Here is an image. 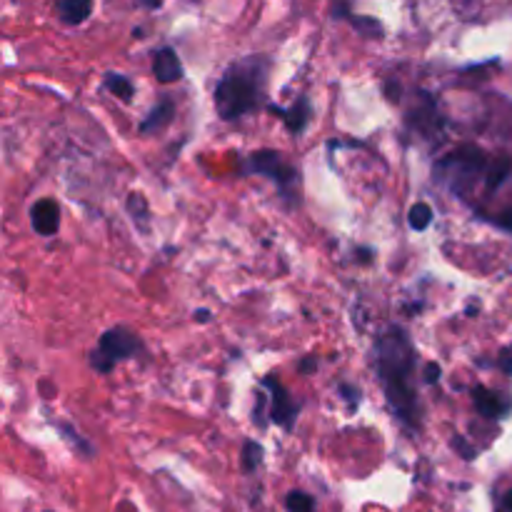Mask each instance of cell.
Listing matches in <instances>:
<instances>
[{
  "label": "cell",
  "instance_id": "cell-1",
  "mask_svg": "<svg viewBox=\"0 0 512 512\" xmlns=\"http://www.w3.org/2000/svg\"><path fill=\"white\" fill-rule=\"evenodd\" d=\"M378 380L385 390L395 418L408 430L420 428V403L415 390L418 355L403 328H388L375 345Z\"/></svg>",
  "mask_w": 512,
  "mask_h": 512
},
{
  "label": "cell",
  "instance_id": "cell-2",
  "mask_svg": "<svg viewBox=\"0 0 512 512\" xmlns=\"http://www.w3.org/2000/svg\"><path fill=\"white\" fill-rule=\"evenodd\" d=\"M268 60L248 55L235 60L215 85V110L223 120H238L263 105L268 88Z\"/></svg>",
  "mask_w": 512,
  "mask_h": 512
},
{
  "label": "cell",
  "instance_id": "cell-3",
  "mask_svg": "<svg viewBox=\"0 0 512 512\" xmlns=\"http://www.w3.org/2000/svg\"><path fill=\"white\" fill-rule=\"evenodd\" d=\"M243 170L250 175H263V178L273 180L290 205L298 203L300 173L278 153V150H255V153H250Z\"/></svg>",
  "mask_w": 512,
  "mask_h": 512
},
{
  "label": "cell",
  "instance_id": "cell-4",
  "mask_svg": "<svg viewBox=\"0 0 512 512\" xmlns=\"http://www.w3.org/2000/svg\"><path fill=\"white\" fill-rule=\"evenodd\" d=\"M143 350V340L128 328H110L100 335L98 348L90 353V365H93L98 373L108 375L110 370L118 363H125V360L135 358V355Z\"/></svg>",
  "mask_w": 512,
  "mask_h": 512
},
{
  "label": "cell",
  "instance_id": "cell-5",
  "mask_svg": "<svg viewBox=\"0 0 512 512\" xmlns=\"http://www.w3.org/2000/svg\"><path fill=\"white\" fill-rule=\"evenodd\" d=\"M490 160L488 155H485V150L475 148V145H463V148H458L455 153H450L448 158L440 163V170H445V173H450V178L455 180H468L473 178V175H480L483 170H488Z\"/></svg>",
  "mask_w": 512,
  "mask_h": 512
},
{
  "label": "cell",
  "instance_id": "cell-6",
  "mask_svg": "<svg viewBox=\"0 0 512 512\" xmlns=\"http://www.w3.org/2000/svg\"><path fill=\"white\" fill-rule=\"evenodd\" d=\"M260 388L268 390V395H270V410H268L270 420L278 425H283L285 430H293L295 420H298V413H300V405L290 400L285 385L280 383L275 375H268V378H263Z\"/></svg>",
  "mask_w": 512,
  "mask_h": 512
},
{
  "label": "cell",
  "instance_id": "cell-7",
  "mask_svg": "<svg viewBox=\"0 0 512 512\" xmlns=\"http://www.w3.org/2000/svg\"><path fill=\"white\" fill-rule=\"evenodd\" d=\"M30 223H33V230L43 238H50V235L58 233V225H60V210L58 203L50 198L38 200V203L30 208Z\"/></svg>",
  "mask_w": 512,
  "mask_h": 512
},
{
  "label": "cell",
  "instance_id": "cell-8",
  "mask_svg": "<svg viewBox=\"0 0 512 512\" xmlns=\"http://www.w3.org/2000/svg\"><path fill=\"white\" fill-rule=\"evenodd\" d=\"M268 108L273 110L278 118H283L285 128H288L293 135H303L310 123V115H313V110H310V100L305 98V95H300L290 108H278V105H268Z\"/></svg>",
  "mask_w": 512,
  "mask_h": 512
},
{
  "label": "cell",
  "instance_id": "cell-9",
  "mask_svg": "<svg viewBox=\"0 0 512 512\" xmlns=\"http://www.w3.org/2000/svg\"><path fill=\"white\" fill-rule=\"evenodd\" d=\"M473 400H475V408L483 418L490 420H500V418H508V413L512 410V400L503 398V393H493L488 388H475L473 390Z\"/></svg>",
  "mask_w": 512,
  "mask_h": 512
},
{
  "label": "cell",
  "instance_id": "cell-10",
  "mask_svg": "<svg viewBox=\"0 0 512 512\" xmlns=\"http://www.w3.org/2000/svg\"><path fill=\"white\" fill-rule=\"evenodd\" d=\"M153 73L155 78H158V83L163 85H170L175 83V80L183 78V63H180V58L175 55L173 48H163L155 53Z\"/></svg>",
  "mask_w": 512,
  "mask_h": 512
},
{
  "label": "cell",
  "instance_id": "cell-11",
  "mask_svg": "<svg viewBox=\"0 0 512 512\" xmlns=\"http://www.w3.org/2000/svg\"><path fill=\"white\" fill-rule=\"evenodd\" d=\"M175 115V103L170 98H163L160 103H155V108L145 115V120L140 123V135H153L160 133L163 128H168L170 120Z\"/></svg>",
  "mask_w": 512,
  "mask_h": 512
},
{
  "label": "cell",
  "instance_id": "cell-12",
  "mask_svg": "<svg viewBox=\"0 0 512 512\" xmlns=\"http://www.w3.org/2000/svg\"><path fill=\"white\" fill-rule=\"evenodd\" d=\"M93 13V0H58V15L63 23L80 25Z\"/></svg>",
  "mask_w": 512,
  "mask_h": 512
},
{
  "label": "cell",
  "instance_id": "cell-13",
  "mask_svg": "<svg viewBox=\"0 0 512 512\" xmlns=\"http://www.w3.org/2000/svg\"><path fill=\"white\" fill-rule=\"evenodd\" d=\"M510 170H512V160L505 158V155L490 160L488 170H485V185H488V190H498L500 185L505 183V178L510 175Z\"/></svg>",
  "mask_w": 512,
  "mask_h": 512
},
{
  "label": "cell",
  "instance_id": "cell-14",
  "mask_svg": "<svg viewBox=\"0 0 512 512\" xmlns=\"http://www.w3.org/2000/svg\"><path fill=\"white\" fill-rule=\"evenodd\" d=\"M103 85L110 90V93L115 95V98L125 100V103H130V100H133L135 88H133V83H130V80L125 78V75H120V73H108V75H105V78H103Z\"/></svg>",
  "mask_w": 512,
  "mask_h": 512
},
{
  "label": "cell",
  "instance_id": "cell-15",
  "mask_svg": "<svg viewBox=\"0 0 512 512\" xmlns=\"http://www.w3.org/2000/svg\"><path fill=\"white\" fill-rule=\"evenodd\" d=\"M128 213L133 215L135 225L143 230H148V220H150V210H148V200H145L143 193H130L128 195Z\"/></svg>",
  "mask_w": 512,
  "mask_h": 512
},
{
  "label": "cell",
  "instance_id": "cell-16",
  "mask_svg": "<svg viewBox=\"0 0 512 512\" xmlns=\"http://www.w3.org/2000/svg\"><path fill=\"white\" fill-rule=\"evenodd\" d=\"M263 463V448L255 440H245L243 453H240V465H243L245 473H255L258 465Z\"/></svg>",
  "mask_w": 512,
  "mask_h": 512
},
{
  "label": "cell",
  "instance_id": "cell-17",
  "mask_svg": "<svg viewBox=\"0 0 512 512\" xmlns=\"http://www.w3.org/2000/svg\"><path fill=\"white\" fill-rule=\"evenodd\" d=\"M408 223L413 230H428L433 223V208L428 203H415L408 213Z\"/></svg>",
  "mask_w": 512,
  "mask_h": 512
},
{
  "label": "cell",
  "instance_id": "cell-18",
  "mask_svg": "<svg viewBox=\"0 0 512 512\" xmlns=\"http://www.w3.org/2000/svg\"><path fill=\"white\" fill-rule=\"evenodd\" d=\"M285 508H288V512H315V500L303 490H293L285 498Z\"/></svg>",
  "mask_w": 512,
  "mask_h": 512
},
{
  "label": "cell",
  "instance_id": "cell-19",
  "mask_svg": "<svg viewBox=\"0 0 512 512\" xmlns=\"http://www.w3.org/2000/svg\"><path fill=\"white\" fill-rule=\"evenodd\" d=\"M350 23H353V28L360 30V35H365V38H383V25L375 18H355V15H350Z\"/></svg>",
  "mask_w": 512,
  "mask_h": 512
},
{
  "label": "cell",
  "instance_id": "cell-20",
  "mask_svg": "<svg viewBox=\"0 0 512 512\" xmlns=\"http://www.w3.org/2000/svg\"><path fill=\"white\" fill-rule=\"evenodd\" d=\"M340 395H343L345 403L350 405V410L358 408V403H360V390L358 388H353V385L343 383V385H340Z\"/></svg>",
  "mask_w": 512,
  "mask_h": 512
},
{
  "label": "cell",
  "instance_id": "cell-21",
  "mask_svg": "<svg viewBox=\"0 0 512 512\" xmlns=\"http://www.w3.org/2000/svg\"><path fill=\"white\" fill-rule=\"evenodd\" d=\"M440 378H443V370H440L438 363H428V365H425V375H423L425 383L435 385V383H440Z\"/></svg>",
  "mask_w": 512,
  "mask_h": 512
},
{
  "label": "cell",
  "instance_id": "cell-22",
  "mask_svg": "<svg viewBox=\"0 0 512 512\" xmlns=\"http://www.w3.org/2000/svg\"><path fill=\"white\" fill-rule=\"evenodd\" d=\"M498 363H500V368H503V373L510 375V378H512V345H508V348L500 353Z\"/></svg>",
  "mask_w": 512,
  "mask_h": 512
},
{
  "label": "cell",
  "instance_id": "cell-23",
  "mask_svg": "<svg viewBox=\"0 0 512 512\" xmlns=\"http://www.w3.org/2000/svg\"><path fill=\"white\" fill-rule=\"evenodd\" d=\"M453 448L458 450V453H463L465 460H473V458H475V450L470 448V445L465 443L463 438H453Z\"/></svg>",
  "mask_w": 512,
  "mask_h": 512
},
{
  "label": "cell",
  "instance_id": "cell-24",
  "mask_svg": "<svg viewBox=\"0 0 512 512\" xmlns=\"http://www.w3.org/2000/svg\"><path fill=\"white\" fill-rule=\"evenodd\" d=\"M315 365H318V360H315V358H305L303 363H300V370H303V373H313Z\"/></svg>",
  "mask_w": 512,
  "mask_h": 512
},
{
  "label": "cell",
  "instance_id": "cell-25",
  "mask_svg": "<svg viewBox=\"0 0 512 512\" xmlns=\"http://www.w3.org/2000/svg\"><path fill=\"white\" fill-rule=\"evenodd\" d=\"M195 318H198L200 323H208V320H210V313H208V310H198V313H195Z\"/></svg>",
  "mask_w": 512,
  "mask_h": 512
}]
</instances>
